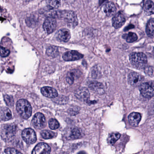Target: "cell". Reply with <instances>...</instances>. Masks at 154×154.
Returning a JSON list of instances; mask_svg holds the SVG:
<instances>
[{
	"instance_id": "6da1fadb",
	"label": "cell",
	"mask_w": 154,
	"mask_h": 154,
	"mask_svg": "<svg viewBox=\"0 0 154 154\" xmlns=\"http://www.w3.org/2000/svg\"><path fill=\"white\" fill-rule=\"evenodd\" d=\"M17 110L19 114L25 119H28L32 114V107L27 100L21 99L17 103Z\"/></svg>"
},
{
	"instance_id": "7a4b0ae2",
	"label": "cell",
	"mask_w": 154,
	"mask_h": 154,
	"mask_svg": "<svg viewBox=\"0 0 154 154\" xmlns=\"http://www.w3.org/2000/svg\"><path fill=\"white\" fill-rule=\"evenodd\" d=\"M130 61L135 67L138 69L144 68L147 63V58L142 53H133L130 55Z\"/></svg>"
},
{
	"instance_id": "3957f363",
	"label": "cell",
	"mask_w": 154,
	"mask_h": 154,
	"mask_svg": "<svg viewBox=\"0 0 154 154\" xmlns=\"http://www.w3.org/2000/svg\"><path fill=\"white\" fill-rule=\"evenodd\" d=\"M17 128V126L14 124H8L4 125L2 129V137L6 141L11 140L15 136Z\"/></svg>"
},
{
	"instance_id": "277c9868",
	"label": "cell",
	"mask_w": 154,
	"mask_h": 154,
	"mask_svg": "<svg viewBox=\"0 0 154 154\" xmlns=\"http://www.w3.org/2000/svg\"><path fill=\"white\" fill-rule=\"evenodd\" d=\"M59 17L63 18L70 27H74L78 24V20L75 13L72 11H64L60 12Z\"/></svg>"
},
{
	"instance_id": "5b68a950",
	"label": "cell",
	"mask_w": 154,
	"mask_h": 154,
	"mask_svg": "<svg viewBox=\"0 0 154 154\" xmlns=\"http://www.w3.org/2000/svg\"><path fill=\"white\" fill-rule=\"evenodd\" d=\"M22 137L24 141L28 144H34L37 140L35 132L31 128L25 129L22 132Z\"/></svg>"
},
{
	"instance_id": "8992f818",
	"label": "cell",
	"mask_w": 154,
	"mask_h": 154,
	"mask_svg": "<svg viewBox=\"0 0 154 154\" xmlns=\"http://www.w3.org/2000/svg\"><path fill=\"white\" fill-rule=\"evenodd\" d=\"M34 127L38 129L43 128L46 125V119L44 114L40 112L36 113L32 119Z\"/></svg>"
},
{
	"instance_id": "52a82bcc",
	"label": "cell",
	"mask_w": 154,
	"mask_h": 154,
	"mask_svg": "<svg viewBox=\"0 0 154 154\" xmlns=\"http://www.w3.org/2000/svg\"><path fill=\"white\" fill-rule=\"evenodd\" d=\"M144 80V77L139 73L132 72L129 74L128 81L129 83L133 86H140Z\"/></svg>"
},
{
	"instance_id": "ba28073f",
	"label": "cell",
	"mask_w": 154,
	"mask_h": 154,
	"mask_svg": "<svg viewBox=\"0 0 154 154\" xmlns=\"http://www.w3.org/2000/svg\"><path fill=\"white\" fill-rule=\"evenodd\" d=\"M56 20L52 17H48L45 20L43 25L44 29L48 34H51L54 32L56 28Z\"/></svg>"
},
{
	"instance_id": "9c48e42d",
	"label": "cell",
	"mask_w": 154,
	"mask_h": 154,
	"mask_svg": "<svg viewBox=\"0 0 154 154\" xmlns=\"http://www.w3.org/2000/svg\"><path fill=\"white\" fill-rule=\"evenodd\" d=\"M139 89L141 95L145 98L150 99L154 95V89L153 87L147 83L141 84L140 85Z\"/></svg>"
},
{
	"instance_id": "30bf717a",
	"label": "cell",
	"mask_w": 154,
	"mask_h": 154,
	"mask_svg": "<svg viewBox=\"0 0 154 154\" xmlns=\"http://www.w3.org/2000/svg\"><path fill=\"white\" fill-rule=\"evenodd\" d=\"M51 148L45 143H38L34 148L32 154H50Z\"/></svg>"
},
{
	"instance_id": "8fae6325",
	"label": "cell",
	"mask_w": 154,
	"mask_h": 154,
	"mask_svg": "<svg viewBox=\"0 0 154 154\" xmlns=\"http://www.w3.org/2000/svg\"><path fill=\"white\" fill-rule=\"evenodd\" d=\"M83 57V55L76 51L66 52L63 55V59L66 61H74L80 60Z\"/></svg>"
},
{
	"instance_id": "7c38bea8",
	"label": "cell",
	"mask_w": 154,
	"mask_h": 154,
	"mask_svg": "<svg viewBox=\"0 0 154 154\" xmlns=\"http://www.w3.org/2000/svg\"><path fill=\"white\" fill-rule=\"evenodd\" d=\"M126 21L125 16L121 12H118L113 17L112 19V24L115 29L121 27Z\"/></svg>"
},
{
	"instance_id": "4fadbf2b",
	"label": "cell",
	"mask_w": 154,
	"mask_h": 154,
	"mask_svg": "<svg viewBox=\"0 0 154 154\" xmlns=\"http://www.w3.org/2000/svg\"><path fill=\"white\" fill-rule=\"evenodd\" d=\"M89 87L92 91L99 94H103L105 91L103 85L96 81L90 82Z\"/></svg>"
},
{
	"instance_id": "5bb4252c",
	"label": "cell",
	"mask_w": 154,
	"mask_h": 154,
	"mask_svg": "<svg viewBox=\"0 0 154 154\" xmlns=\"http://www.w3.org/2000/svg\"><path fill=\"white\" fill-rule=\"evenodd\" d=\"M41 92L44 96L48 98H56L58 96L57 91L52 87L47 86L43 87L41 89Z\"/></svg>"
},
{
	"instance_id": "9a60e30c",
	"label": "cell",
	"mask_w": 154,
	"mask_h": 154,
	"mask_svg": "<svg viewBox=\"0 0 154 154\" xmlns=\"http://www.w3.org/2000/svg\"><path fill=\"white\" fill-rule=\"evenodd\" d=\"M141 116L138 112H131L128 116L130 124L133 127H137L141 120Z\"/></svg>"
},
{
	"instance_id": "2e32d148",
	"label": "cell",
	"mask_w": 154,
	"mask_h": 154,
	"mask_svg": "<svg viewBox=\"0 0 154 154\" xmlns=\"http://www.w3.org/2000/svg\"><path fill=\"white\" fill-rule=\"evenodd\" d=\"M57 37L61 41L66 42L71 38V33L68 29H63L58 31Z\"/></svg>"
},
{
	"instance_id": "e0dca14e",
	"label": "cell",
	"mask_w": 154,
	"mask_h": 154,
	"mask_svg": "<svg viewBox=\"0 0 154 154\" xmlns=\"http://www.w3.org/2000/svg\"><path fill=\"white\" fill-rule=\"evenodd\" d=\"M104 12L108 17H111L115 15L116 12V8L112 2H108L104 6Z\"/></svg>"
},
{
	"instance_id": "ac0fdd59",
	"label": "cell",
	"mask_w": 154,
	"mask_h": 154,
	"mask_svg": "<svg viewBox=\"0 0 154 154\" xmlns=\"http://www.w3.org/2000/svg\"><path fill=\"white\" fill-rule=\"evenodd\" d=\"M0 118L2 120L5 121L10 120L12 118V114L10 110L6 107L2 108L0 111Z\"/></svg>"
},
{
	"instance_id": "d6986e66",
	"label": "cell",
	"mask_w": 154,
	"mask_h": 154,
	"mask_svg": "<svg viewBox=\"0 0 154 154\" xmlns=\"http://www.w3.org/2000/svg\"><path fill=\"white\" fill-rule=\"evenodd\" d=\"M76 96L82 100H87L90 97V93L86 88H82L77 90L76 92Z\"/></svg>"
},
{
	"instance_id": "ffe728a7",
	"label": "cell",
	"mask_w": 154,
	"mask_h": 154,
	"mask_svg": "<svg viewBox=\"0 0 154 154\" xmlns=\"http://www.w3.org/2000/svg\"><path fill=\"white\" fill-rule=\"evenodd\" d=\"M154 5L153 2L151 1H146L144 3V11L147 15H151L154 13Z\"/></svg>"
},
{
	"instance_id": "44dd1931",
	"label": "cell",
	"mask_w": 154,
	"mask_h": 154,
	"mask_svg": "<svg viewBox=\"0 0 154 154\" xmlns=\"http://www.w3.org/2000/svg\"><path fill=\"white\" fill-rule=\"evenodd\" d=\"M154 22L153 19L149 20L147 24L146 32L149 37L153 38L154 36Z\"/></svg>"
},
{
	"instance_id": "7402d4cb",
	"label": "cell",
	"mask_w": 154,
	"mask_h": 154,
	"mask_svg": "<svg viewBox=\"0 0 154 154\" xmlns=\"http://www.w3.org/2000/svg\"><path fill=\"white\" fill-rule=\"evenodd\" d=\"M46 54L48 56L52 58L57 57L59 54L58 48L55 46H50L47 49Z\"/></svg>"
},
{
	"instance_id": "603a6c76",
	"label": "cell",
	"mask_w": 154,
	"mask_h": 154,
	"mask_svg": "<svg viewBox=\"0 0 154 154\" xmlns=\"http://www.w3.org/2000/svg\"><path fill=\"white\" fill-rule=\"evenodd\" d=\"M123 38L126 39L128 43H133L137 39L138 37L136 34L129 32L128 34H125L122 36Z\"/></svg>"
},
{
	"instance_id": "cb8c5ba5",
	"label": "cell",
	"mask_w": 154,
	"mask_h": 154,
	"mask_svg": "<svg viewBox=\"0 0 154 154\" xmlns=\"http://www.w3.org/2000/svg\"><path fill=\"white\" fill-rule=\"evenodd\" d=\"M41 135L43 138L49 139L54 137L56 136L57 134L51 131L44 130L41 132Z\"/></svg>"
},
{
	"instance_id": "d4e9b609",
	"label": "cell",
	"mask_w": 154,
	"mask_h": 154,
	"mask_svg": "<svg viewBox=\"0 0 154 154\" xmlns=\"http://www.w3.org/2000/svg\"><path fill=\"white\" fill-rule=\"evenodd\" d=\"M121 135L119 133H111L108 139V141L110 145H112L120 138Z\"/></svg>"
},
{
	"instance_id": "484cf974",
	"label": "cell",
	"mask_w": 154,
	"mask_h": 154,
	"mask_svg": "<svg viewBox=\"0 0 154 154\" xmlns=\"http://www.w3.org/2000/svg\"><path fill=\"white\" fill-rule=\"evenodd\" d=\"M81 135V132L79 130L76 128H74L71 130L69 137L72 139H76L80 137Z\"/></svg>"
},
{
	"instance_id": "4316f807",
	"label": "cell",
	"mask_w": 154,
	"mask_h": 154,
	"mask_svg": "<svg viewBox=\"0 0 154 154\" xmlns=\"http://www.w3.org/2000/svg\"><path fill=\"white\" fill-rule=\"evenodd\" d=\"M49 127L51 129L55 130L57 129L58 128L60 127L59 122L55 119H51L49 120Z\"/></svg>"
},
{
	"instance_id": "83f0119b",
	"label": "cell",
	"mask_w": 154,
	"mask_h": 154,
	"mask_svg": "<svg viewBox=\"0 0 154 154\" xmlns=\"http://www.w3.org/2000/svg\"><path fill=\"white\" fill-rule=\"evenodd\" d=\"M4 100L9 106H12L14 104V99L11 95H5L4 96Z\"/></svg>"
},
{
	"instance_id": "f1b7e54d",
	"label": "cell",
	"mask_w": 154,
	"mask_h": 154,
	"mask_svg": "<svg viewBox=\"0 0 154 154\" xmlns=\"http://www.w3.org/2000/svg\"><path fill=\"white\" fill-rule=\"evenodd\" d=\"M9 50L2 47H0V56L2 57H7L9 55Z\"/></svg>"
},
{
	"instance_id": "f546056e",
	"label": "cell",
	"mask_w": 154,
	"mask_h": 154,
	"mask_svg": "<svg viewBox=\"0 0 154 154\" xmlns=\"http://www.w3.org/2000/svg\"><path fill=\"white\" fill-rule=\"evenodd\" d=\"M4 154H22L21 152L13 148H8L6 149Z\"/></svg>"
},
{
	"instance_id": "4dcf8cb0",
	"label": "cell",
	"mask_w": 154,
	"mask_h": 154,
	"mask_svg": "<svg viewBox=\"0 0 154 154\" xmlns=\"http://www.w3.org/2000/svg\"><path fill=\"white\" fill-rule=\"evenodd\" d=\"M75 73L74 72H71L68 73L67 75V77H66V81L69 84H72L74 81Z\"/></svg>"
},
{
	"instance_id": "1f68e13d",
	"label": "cell",
	"mask_w": 154,
	"mask_h": 154,
	"mask_svg": "<svg viewBox=\"0 0 154 154\" xmlns=\"http://www.w3.org/2000/svg\"><path fill=\"white\" fill-rule=\"evenodd\" d=\"M61 2L60 1H51L49 2L50 7L54 8H57L61 6Z\"/></svg>"
},
{
	"instance_id": "d6a6232c",
	"label": "cell",
	"mask_w": 154,
	"mask_h": 154,
	"mask_svg": "<svg viewBox=\"0 0 154 154\" xmlns=\"http://www.w3.org/2000/svg\"><path fill=\"white\" fill-rule=\"evenodd\" d=\"M144 72L146 74L149 75V76H152L153 75L154 70H153V68L152 66H146L144 68Z\"/></svg>"
},
{
	"instance_id": "836d02e7",
	"label": "cell",
	"mask_w": 154,
	"mask_h": 154,
	"mask_svg": "<svg viewBox=\"0 0 154 154\" xmlns=\"http://www.w3.org/2000/svg\"><path fill=\"white\" fill-rule=\"evenodd\" d=\"M77 154H86V152H85V151H80V152L78 153Z\"/></svg>"
}]
</instances>
